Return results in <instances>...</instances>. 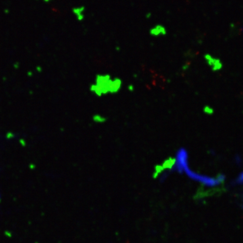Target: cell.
<instances>
[{"label": "cell", "instance_id": "6da1fadb", "mask_svg": "<svg viewBox=\"0 0 243 243\" xmlns=\"http://www.w3.org/2000/svg\"><path fill=\"white\" fill-rule=\"evenodd\" d=\"M188 154L184 148L180 149L176 156L172 166V171H177L180 173H185L190 178L196 181L206 188H213L221 185L225 179V176H217L212 177L199 173L191 169L189 165Z\"/></svg>", "mask_w": 243, "mask_h": 243}, {"label": "cell", "instance_id": "7a4b0ae2", "mask_svg": "<svg viewBox=\"0 0 243 243\" xmlns=\"http://www.w3.org/2000/svg\"><path fill=\"white\" fill-rule=\"evenodd\" d=\"M123 86L121 78L113 77L109 73H98L94 82L90 85V90L94 94L100 97L104 95L118 93Z\"/></svg>", "mask_w": 243, "mask_h": 243}, {"label": "cell", "instance_id": "3957f363", "mask_svg": "<svg viewBox=\"0 0 243 243\" xmlns=\"http://www.w3.org/2000/svg\"><path fill=\"white\" fill-rule=\"evenodd\" d=\"M204 58L206 63L213 72H218L222 69L223 63L219 58L215 57L209 54H205Z\"/></svg>", "mask_w": 243, "mask_h": 243}, {"label": "cell", "instance_id": "277c9868", "mask_svg": "<svg viewBox=\"0 0 243 243\" xmlns=\"http://www.w3.org/2000/svg\"><path fill=\"white\" fill-rule=\"evenodd\" d=\"M167 29L162 24H157L151 27L149 30V34L152 37H158L164 36L167 34Z\"/></svg>", "mask_w": 243, "mask_h": 243}, {"label": "cell", "instance_id": "5b68a950", "mask_svg": "<svg viewBox=\"0 0 243 243\" xmlns=\"http://www.w3.org/2000/svg\"><path fill=\"white\" fill-rule=\"evenodd\" d=\"M72 12L77 21L82 22L85 18L86 7L84 5L76 6L72 8Z\"/></svg>", "mask_w": 243, "mask_h": 243}, {"label": "cell", "instance_id": "8992f818", "mask_svg": "<svg viewBox=\"0 0 243 243\" xmlns=\"http://www.w3.org/2000/svg\"><path fill=\"white\" fill-rule=\"evenodd\" d=\"M234 185L237 187H239L240 189H242L243 190V172L240 173L239 176L238 177V178L234 181ZM242 207H243V191L242 194Z\"/></svg>", "mask_w": 243, "mask_h": 243}, {"label": "cell", "instance_id": "52a82bcc", "mask_svg": "<svg viewBox=\"0 0 243 243\" xmlns=\"http://www.w3.org/2000/svg\"><path fill=\"white\" fill-rule=\"evenodd\" d=\"M44 2H50V1H51V0H43Z\"/></svg>", "mask_w": 243, "mask_h": 243}]
</instances>
